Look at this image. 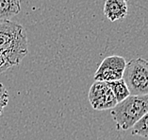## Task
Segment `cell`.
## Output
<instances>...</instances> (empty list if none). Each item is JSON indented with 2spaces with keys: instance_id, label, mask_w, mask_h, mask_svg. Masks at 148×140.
Listing matches in <instances>:
<instances>
[{
  "instance_id": "1",
  "label": "cell",
  "mask_w": 148,
  "mask_h": 140,
  "mask_svg": "<svg viewBox=\"0 0 148 140\" xmlns=\"http://www.w3.org/2000/svg\"><path fill=\"white\" fill-rule=\"evenodd\" d=\"M0 53L10 67L22 63L28 53V41L22 25L0 20Z\"/></svg>"
},
{
  "instance_id": "2",
  "label": "cell",
  "mask_w": 148,
  "mask_h": 140,
  "mask_svg": "<svg viewBox=\"0 0 148 140\" xmlns=\"http://www.w3.org/2000/svg\"><path fill=\"white\" fill-rule=\"evenodd\" d=\"M148 112V95H129L111 109L110 114L118 130H128Z\"/></svg>"
},
{
  "instance_id": "3",
  "label": "cell",
  "mask_w": 148,
  "mask_h": 140,
  "mask_svg": "<svg viewBox=\"0 0 148 140\" xmlns=\"http://www.w3.org/2000/svg\"><path fill=\"white\" fill-rule=\"evenodd\" d=\"M122 79L130 95H148V60L137 58L127 62Z\"/></svg>"
},
{
  "instance_id": "4",
  "label": "cell",
  "mask_w": 148,
  "mask_h": 140,
  "mask_svg": "<svg viewBox=\"0 0 148 140\" xmlns=\"http://www.w3.org/2000/svg\"><path fill=\"white\" fill-rule=\"evenodd\" d=\"M89 100L92 107L97 111L112 109L116 106L117 100L108 82L95 81L89 91Z\"/></svg>"
},
{
  "instance_id": "5",
  "label": "cell",
  "mask_w": 148,
  "mask_h": 140,
  "mask_svg": "<svg viewBox=\"0 0 148 140\" xmlns=\"http://www.w3.org/2000/svg\"><path fill=\"white\" fill-rule=\"evenodd\" d=\"M126 61L124 57L111 55L105 58L97 68L95 74V80L110 82L123 78Z\"/></svg>"
},
{
  "instance_id": "6",
  "label": "cell",
  "mask_w": 148,
  "mask_h": 140,
  "mask_svg": "<svg viewBox=\"0 0 148 140\" xmlns=\"http://www.w3.org/2000/svg\"><path fill=\"white\" fill-rule=\"evenodd\" d=\"M104 14L111 22L121 20L127 15V5L123 0H106Z\"/></svg>"
},
{
  "instance_id": "7",
  "label": "cell",
  "mask_w": 148,
  "mask_h": 140,
  "mask_svg": "<svg viewBox=\"0 0 148 140\" xmlns=\"http://www.w3.org/2000/svg\"><path fill=\"white\" fill-rule=\"evenodd\" d=\"M21 12V0H0V20H10Z\"/></svg>"
},
{
  "instance_id": "8",
  "label": "cell",
  "mask_w": 148,
  "mask_h": 140,
  "mask_svg": "<svg viewBox=\"0 0 148 140\" xmlns=\"http://www.w3.org/2000/svg\"><path fill=\"white\" fill-rule=\"evenodd\" d=\"M108 83H109L111 91H112L115 99L117 100V103L123 101V100L125 99L129 95H130L127 86H126L125 82L123 79H120V80H117L114 81L108 82Z\"/></svg>"
},
{
  "instance_id": "9",
  "label": "cell",
  "mask_w": 148,
  "mask_h": 140,
  "mask_svg": "<svg viewBox=\"0 0 148 140\" xmlns=\"http://www.w3.org/2000/svg\"><path fill=\"white\" fill-rule=\"evenodd\" d=\"M131 134L140 137H148V112H146L131 128Z\"/></svg>"
},
{
  "instance_id": "10",
  "label": "cell",
  "mask_w": 148,
  "mask_h": 140,
  "mask_svg": "<svg viewBox=\"0 0 148 140\" xmlns=\"http://www.w3.org/2000/svg\"><path fill=\"white\" fill-rule=\"evenodd\" d=\"M9 103V93L3 83L0 82V117Z\"/></svg>"
},
{
  "instance_id": "11",
  "label": "cell",
  "mask_w": 148,
  "mask_h": 140,
  "mask_svg": "<svg viewBox=\"0 0 148 140\" xmlns=\"http://www.w3.org/2000/svg\"><path fill=\"white\" fill-rule=\"evenodd\" d=\"M9 68H10V64L7 63V61L4 59V57H3L1 53H0V73L5 72V71L8 70Z\"/></svg>"
},
{
  "instance_id": "12",
  "label": "cell",
  "mask_w": 148,
  "mask_h": 140,
  "mask_svg": "<svg viewBox=\"0 0 148 140\" xmlns=\"http://www.w3.org/2000/svg\"><path fill=\"white\" fill-rule=\"evenodd\" d=\"M123 1H125V2H127V1H128V0H123Z\"/></svg>"
}]
</instances>
